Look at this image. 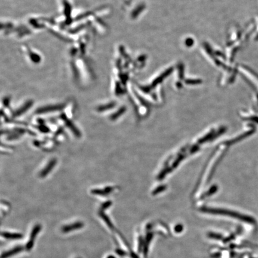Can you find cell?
<instances>
[{
	"label": "cell",
	"mask_w": 258,
	"mask_h": 258,
	"mask_svg": "<svg viewBox=\"0 0 258 258\" xmlns=\"http://www.w3.org/2000/svg\"><path fill=\"white\" fill-rule=\"evenodd\" d=\"M64 108V104H55L48 105L47 106H41L38 108L36 111V113L38 114H44L47 113H55L57 111L62 110Z\"/></svg>",
	"instance_id": "6da1fadb"
},
{
	"label": "cell",
	"mask_w": 258,
	"mask_h": 258,
	"mask_svg": "<svg viewBox=\"0 0 258 258\" xmlns=\"http://www.w3.org/2000/svg\"><path fill=\"white\" fill-rule=\"evenodd\" d=\"M41 229V226L40 224H36L32 228V231L31 233L30 237H29V240H28V242H27L26 246H25L26 250L30 251L32 249L34 245V242H35V238L37 234L40 233Z\"/></svg>",
	"instance_id": "7a4b0ae2"
},
{
	"label": "cell",
	"mask_w": 258,
	"mask_h": 258,
	"mask_svg": "<svg viewBox=\"0 0 258 258\" xmlns=\"http://www.w3.org/2000/svg\"><path fill=\"white\" fill-rule=\"evenodd\" d=\"M57 164L56 158H52L48 161L47 164L44 166L43 169L41 170L39 173V176L41 178H45L48 176L51 172L52 170L55 169Z\"/></svg>",
	"instance_id": "3957f363"
},
{
	"label": "cell",
	"mask_w": 258,
	"mask_h": 258,
	"mask_svg": "<svg viewBox=\"0 0 258 258\" xmlns=\"http://www.w3.org/2000/svg\"><path fill=\"white\" fill-rule=\"evenodd\" d=\"M115 189V187H113L111 186H106L102 188H94L91 189V193L93 195H99L100 197H105L106 195H110L111 194L113 193Z\"/></svg>",
	"instance_id": "277c9868"
},
{
	"label": "cell",
	"mask_w": 258,
	"mask_h": 258,
	"mask_svg": "<svg viewBox=\"0 0 258 258\" xmlns=\"http://www.w3.org/2000/svg\"><path fill=\"white\" fill-rule=\"evenodd\" d=\"M83 226H84L83 222L80 221H78V222H73V224L63 226L61 228V231L64 233H68L73 231L75 230H78L79 229L82 228Z\"/></svg>",
	"instance_id": "5b68a950"
},
{
	"label": "cell",
	"mask_w": 258,
	"mask_h": 258,
	"mask_svg": "<svg viewBox=\"0 0 258 258\" xmlns=\"http://www.w3.org/2000/svg\"><path fill=\"white\" fill-rule=\"evenodd\" d=\"M32 101H28L27 102H26L24 105L21 106L20 108H17L16 111L13 113V116L14 117H19L21 115H22V114H24L25 113H26L28 111V109H29V108L32 106Z\"/></svg>",
	"instance_id": "8992f818"
},
{
	"label": "cell",
	"mask_w": 258,
	"mask_h": 258,
	"mask_svg": "<svg viewBox=\"0 0 258 258\" xmlns=\"http://www.w3.org/2000/svg\"><path fill=\"white\" fill-rule=\"evenodd\" d=\"M24 249V248L21 246H17L16 247L13 248V249L8 250V251L3 253L1 255V258H8L9 257H11L12 256H14L15 255L18 254L19 253L22 251Z\"/></svg>",
	"instance_id": "52a82bcc"
},
{
	"label": "cell",
	"mask_w": 258,
	"mask_h": 258,
	"mask_svg": "<svg viewBox=\"0 0 258 258\" xmlns=\"http://www.w3.org/2000/svg\"><path fill=\"white\" fill-rule=\"evenodd\" d=\"M64 120V123L66 124V126L69 129V130L73 131V135L76 136V137H80L81 133L80 130L78 129L74 125V124L73 123V122L69 120L67 118H63Z\"/></svg>",
	"instance_id": "ba28073f"
},
{
	"label": "cell",
	"mask_w": 258,
	"mask_h": 258,
	"mask_svg": "<svg viewBox=\"0 0 258 258\" xmlns=\"http://www.w3.org/2000/svg\"><path fill=\"white\" fill-rule=\"evenodd\" d=\"M1 236L8 240H20L23 237V235L19 233H13L9 232H2Z\"/></svg>",
	"instance_id": "9c48e42d"
},
{
	"label": "cell",
	"mask_w": 258,
	"mask_h": 258,
	"mask_svg": "<svg viewBox=\"0 0 258 258\" xmlns=\"http://www.w3.org/2000/svg\"><path fill=\"white\" fill-rule=\"evenodd\" d=\"M99 216H100V218H102V219H103V220H104V221L105 222V223H106V224L107 226H108L109 229H111V230H113V224H112V222H111V220H110V219H109V218L107 216V215H106V213H105L104 210L101 209L99 210Z\"/></svg>",
	"instance_id": "30bf717a"
},
{
	"label": "cell",
	"mask_w": 258,
	"mask_h": 258,
	"mask_svg": "<svg viewBox=\"0 0 258 258\" xmlns=\"http://www.w3.org/2000/svg\"><path fill=\"white\" fill-rule=\"evenodd\" d=\"M115 105V103L114 102H109L104 105H100L97 108V111L99 113H104L109 109L113 108Z\"/></svg>",
	"instance_id": "8fae6325"
},
{
	"label": "cell",
	"mask_w": 258,
	"mask_h": 258,
	"mask_svg": "<svg viewBox=\"0 0 258 258\" xmlns=\"http://www.w3.org/2000/svg\"></svg>",
	"instance_id": "7c38bea8"
}]
</instances>
